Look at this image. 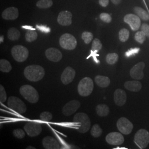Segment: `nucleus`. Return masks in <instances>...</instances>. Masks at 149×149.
<instances>
[{"label":"nucleus","instance_id":"nucleus-38","mask_svg":"<svg viewBox=\"0 0 149 149\" xmlns=\"http://www.w3.org/2000/svg\"><path fill=\"white\" fill-rule=\"evenodd\" d=\"M7 94L6 92L5 88L2 85L0 86V101L1 103H3L6 101Z\"/></svg>","mask_w":149,"mask_h":149},{"label":"nucleus","instance_id":"nucleus-34","mask_svg":"<svg viewBox=\"0 0 149 149\" xmlns=\"http://www.w3.org/2000/svg\"><path fill=\"white\" fill-rule=\"evenodd\" d=\"M146 36L142 31L136 32L135 35V40L140 44H143L146 40Z\"/></svg>","mask_w":149,"mask_h":149},{"label":"nucleus","instance_id":"nucleus-9","mask_svg":"<svg viewBox=\"0 0 149 149\" xmlns=\"http://www.w3.org/2000/svg\"><path fill=\"white\" fill-rule=\"evenodd\" d=\"M117 127L122 134L128 135L131 133L133 129V124L126 118L122 117L118 120Z\"/></svg>","mask_w":149,"mask_h":149},{"label":"nucleus","instance_id":"nucleus-2","mask_svg":"<svg viewBox=\"0 0 149 149\" xmlns=\"http://www.w3.org/2000/svg\"><path fill=\"white\" fill-rule=\"evenodd\" d=\"M74 123L76 125L78 126L77 130L81 133H86L90 129V119L84 113H77L74 118Z\"/></svg>","mask_w":149,"mask_h":149},{"label":"nucleus","instance_id":"nucleus-32","mask_svg":"<svg viewBox=\"0 0 149 149\" xmlns=\"http://www.w3.org/2000/svg\"><path fill=\"white\" fill-rule=\"evenodd\" d=\"M102 48V44L101 41L97 38L95 39L92 44V50L95 52H97L101 50Z\"/></svg>","mask_w":149,"mask_h":149},{"label":"nucleus","instance_id":"nucleus-43","mask_svg":"<svg viewBox=\"0 0 149 149\" xmlns=\"http://www.w3.org/2000/svg\"><path fill=\"white\" fill-rule=\"evenodd\" d=\"M0 38H1V39H0V43H2V42H3V36H1Z\"/></svg>","mask_w":149,"mask_h":149},{"label":"nucleus","instance_id":"nucleus-36","mask_svg":"<svg viewBox=\"0 0 149 149\" xmlns=\"http://www.w3.org/2000/svg\"><path fill=\"white\" fill-rule=\"evenodd\" d=\"M100 18L102 21L105 23H109L112 21V17L107 13H102L100 16Z\"/></svg>","mask_w":149,"mask_h":149},{"label":"nucleus","instance_id":"nucleus-10","mask_svg":"<svg viewBox=\"0 0 149 149\" xmlns=\"http://www.w3.org/2000/svg\"><path fill=\"white\" fill-rule=\"evenodd\" d=\"M26 133L31 137H34L39 135L42 131L40 124L34 122H29L24 127Z\"/></svg>","mask_w":149,"mask_h":149},{"label":"nucleus","instance_id":"nucleus-24","mask_svg":"<svg viewBox=\"0 0 149 149\" xmlns=\"http://www.w3.org/2000/svg\"><path fill=\"white\" fill-rule=\"evenodd\" d=\"M21 36L20 32L15 28H11L7 32L8 38L12 41L18 40Z\"/></svg>","mask_w":149,"mask_h":149},{"label":"nucleus","instance_id":"nucleus-21","mask_svg":"<svg viewBox=\"0 0 149 149\" xmlns=\"http://www.w3.org/2000/svg\"><path fill=\"white\" fill-rule=\"evenodd\" d=\"M125 88L132 92H138L142 88V85L138 81H129L124 84Z\"/></svg>","mask_w":149,"mask_h":149},{"label":"nucleus","instance_id":"nucleus-37","mask_svg":"<svg viewBox=\"0 0 149 149\" xmlns=\"http://www.w3.org/2000/svg\"><path fill=\"white\" fill-rule=\"evenodd\" d=\"M13 135L18 139H23L25 136L24 132L21 129H15L13 132Z\"/></svg>","mask_w":149,"mask_h":149},{"label":"nucleus","instance_id":"nucleus-18","mask_svg":"<svg viewBox=\"0 0 149 149\" xmlns=\"http://www.w3.org/2000/svg\"><path fill=\"white\" fill-rule=\"evenodd\" d=\"M19 15V11L16 7H11L6 8L2 13V18L6 20H15Z\"/></svg>","mask_w":149,"mask_h":149},{"label":"nucleus","instance_id":"nucleus-26","mask_svg":"<svg viewBox=\"0 0 149 149\" xmlns=\"http://www.w3.org/2000/svg\"><path fill=\"white\" fill-rule=\"evenodd\" d=\"M10 63L6 59H1L0 60V70L1 72H9L12 70Z\"/></svg>","mask_w":149,"mask_h":149},{"label":"nucleus","instance_id":"nucleus-39","mask_svg":"<svg viewBox=\"0 0 149 149\" xmlns=\"http://www.w3.org/2000/svg\"><path fill=\"white\" fill-rule=\"evenodd\" d=\"M141 31L144 33L146 37L149 38V25L144 23L141 27Z\"/></svg>","mask_w":149,"mask_h":149},{"label":"nucleus","instance_id":"nucleus-29","mask_svg":"<svg viewBox=\"0 0 149 149\" xmlns=\"http://www.w3.org/2000/svg\"><path fill=\"white\" fill-rule=\"evenodd\" d=\"M102 134V130L98 124L94 125L91 130V134L94 138L100 137Z\"/></svg>","mask_w":149,"mask_h":149},{"label":"nucleus","instance_id":"nucleus-35","mask_svg":"<svg viewBox=\"0 0 149 149\" xmlns=\"http://www.w3.org/2000/svg\"><path fill=\"white\" fill-rule=\"evenodd\" d=\"M40 119L44 122H50L53 116L51 113L48 112H42L40 115Z\"/></svg>","mask_w":149,"mask_h":149},{"label":"nucleus","instance_id":"nucleus-40","mask_svg":"<svg viewBox=\"0 0 149 149\" xmlns=\"http://www.w3.org/2000/svg\"><path fill=\"white\" fill-rule=\"evenodd\" d=\"M37 28H38L40 31H41L42 32H45V33H48L50 32V29L46 27V26H37Z\"/></svg>","mask_w":149,"mask_h":149},{"label":"nucleus","instance_id":"nucleus-4","mask_svg":"<svg viewBox=\"0 0 149 149\" xmlns=\"http://www.w3.org/2000/svg\"><path fill=\"white\" fill-rule=\"evenodd\" d=\"M94 87L92 80L88 77L81 80L78 85L77 90L80 95L83 97L90 96Z\"/></svg>","mask_w":149,"mask_h":149},{"label":"nucleus","instance_id":"nucleus-15","mask_svg":"<svg viewBox=\"0 0 149 149\" xmlns=\"http://www.w3.org/2000/svg\"><path fill=\"white\" fill-rule=\"evenodd\" d=\"M76 74L74 70L71 67H67L61 76V80L65 85H69L74 80Z\"/></svg>","mask_w":149,"mask_h":149},{"label":"nucleus","instance_id":"nucleus-11","mask_svg":"<svg viewBox=\"0 0 149 149\" xmlns=\"http://www.w3.org/2000/svg\"><path fill=\"white\" fill-rule=\"evenodd\" d=\"M145 67V64L143 62H140L135 65L130 70V75L134 80H141L144 77L143 70Z\"/></svg>","mask_w":149,"mask_h":149},{"label":"nucleus","instance_id":"nucleus-30","mask_svg":"<svg viewBox=\"0 0 149 149\" xmlns=\"http://www.w3.org/2000/svg\"><path fill=\"white\" fill-rule=\"evenodd\" d=\"M118 55L117 53H109L107 54L106 56L107 63L109 65L115 64L118 60Z\"/></svg>","mask_w":149,"mask_h":149},{"label":"nucleus","instance_id":"nucleus-19","mask_svg":"<svg viewBox=\"0 0 149 149\" xmlns=\"http://www.w3.org/2000/svg\"><path fill=\"white\" fill-rule=\"evenodd\" d=\"M114 101L118 106H123L127 102V94L121 89H117L114 93Z\"/></svg>","mask_w":149,"mask_h":149},{"label":"nucleus","instance_id":"nucleus-12","mask_svg":"<svg viewBox=\"0 0 149 149\" xmlns=\"http://www.w3.org/2000/svg\"><path fill=\"white\" fill-rule=\"evenodd\" d=\"M124 21L128 24L134 31H138L141 26L140 18L137 15L133 14H128L125 16Z\"/></svg>","mask_w":149,"mask_h":149},{"label":"nucleus","instance_id":"nucleus-23","mask_svg":"<svg viewBox=\"0 0 149 149\" xmlns=\"http://www.w3.org/2000/svg\"><path fill=\"white\" fill-rule=\"evenodd\" d=\"M97 114L100 117H106L109 113V108L106 104H99L96 107Z\"/></svg>","mask_w":149,"mask_h":149},{"label":"nucleus","instance_id":"nucleus-1","mask_svg":"<svg viewBox=\"0 0 149 149\" xmlns=\"http://www.w3.org/2000/svg\"><path fill=\"white\" fill-rule=\"evenodd\" d=\"M24 74L27 80L37 82L42 80L45 75V70L42 66L37 65H32L26 68Z\"/></svg>","mask_w":149,"mask_h":149},{"label":"nucleus","instance_id":"nucleus-16","mask_svg":"<svg viewBox=\"0 0 149 149\" xmlns=\"http://www.w3.org/2000/svg\"><path fill=\"white\" fill-rule=\"evenodd\" d=\"M72 15L68 11H63L59 13L58 17V22L63 26H69L72 23Z\"/></svg>","mask_w":149,"mask_h":149},{"label":"nucleus","instance_id":"nucleus-6","mask_svg":"<svg viewBox=\"0 0 149 149\" xmlns=\"http://www.w3.org/2000/svg\"><path fill=\"white\" fill-rule=\"evenodd\" d=\"M7 105L10 109L19 114H23L27 111V107L24 103L15 96L9 97Z\"/></svg>","mask_w":149,"mask_h":149},{"label":"nucleus","instance_id":"nucleus-5","mask_svg":"<svg viewBox=\"0 0 149 149\" xmlns=\"http://www.w3.org/2000/svg\"><path fill=\"white\" fill-rule=\"evenodd\" d=\"M134 142L140 149H145L149 144V133L145 129H141L135 134Z\"/></svg>","mask_w":149,"mask_h":149},{"label":"nucleus","instance_id":"nucleus-7","mask_svg":"<svg viewBox=\"0 0 149 149\" xmlns=\"http://www.w3.org/2000/svg\"><path fill=\"white\" fill-rule=\"evenodd\" d=\"M11 54L14 59L18 62H23L27 60L29 56V51L23 45H17L11 50Z\"/></svg>","mask_w":149,"mask_h":149},{"label":"nucleus","instance_id":"nucleus-8","mask_svg":"<svg viewBox=\"0 0 149 149\" xmlns=\"http://www.w3.org/2000/svg\"><path fill=\"white\" fill-rule=\"evenodd\" d=\"M59 43L61 48L66 50H71L76 47L77 40L72 35L65 33L60 38Z\"/></svg>","mask_w":149,"mask_h":149},{"label":"nucleus","instance_id":"nucleus-3","mask_svg":"<svg viewBox=\"0 0 149 149\" xmlns=\"http://www.w3.org/2000/svg\"><path fill=\"white\" fill-rule=\"evenodd\" d=\"M19 92L22 96L30 103H36L39 101V96L37 91L32 86H22L19 89Z\"/></svg>","mask_w":149,"mask_h":149},{"label":"nucleus","instance_id":"nucleus-42","mask_svg":"<svg viewBox=\"0 0 149 149\" xmlns=\"http://www.w3.org/2000/svg\"><path fill=\"white\" fill-rule=\"evenodd\" d=\"M122 0H111L112 3L114 5H118L120 3Z\"/></svg>","mask_w":149,"mask_h":149},{"label":"nucleus","instance_id":"nucleus-17","mask_svg":"<svg viewBox=\"0 0 149 149\" xmlns=\"http://www.w3.org/2000/svg\"><path fill=\"white\" fill-rule=\"evenodd\" d=\"M45 56L50 61L53 62H58L62 59L63 55L59 49L54 48L48 49L45 51Z\"/></svg>","mask_w":149,"mask_h":149},{"label":"nucleus","instance_id":"nucleus-41","mask_svg":"<svg viewBox=\"0 0 149 149\" xmlns=\"http://www.w3.org/2000/svg\"><path fill=\"white\" fill-rule=\"evenodd\" d=\"M99 3L102 7H106L109 4V0H99Z\"/></svg>","mask_w":149,"mask_h":149},{"label":"nucleus","instance_id":"nucleus-28","mask_svg":"<svg viewBox=\"0 0 149 149\" xmlns=\"http://www.w3.org/2000/svg\"><path fill=\"white\" fill-rule=\"evenodd\" d=\"M53 4L52 0H39L36 5L38 8L44 9L52 7Z\"/></svg>","mask_w":149,"mask_h":149},{"label":"nucleus","instance_id":"nucleus-22","mask_svg":"<svg viewBox=\"0 0 149 149\" xmlns=\"http://www.w3.org/2000/svg\"><path fill=\"white\" fill-rule=\"evenodd\" d=\"M95 80L96 84L102 88L107 87L111 83V80L109 77L104 76L98 75L95 77Z\"/></svg>","mask_w":149,"mask_h":149},{"label":"nucleus","instance_id":"nucleus-25","mask_svg":"<svg viewBox=\"0 0 149 149\" xmlns=\"http://www.w3.org/2000/svg\"><path fill=\"white\" fill-rule=\"evenodd\" d=\"M134 12L143 21H148L149 19V13L141 7H135Z\"/></svg>","mask_w":149,"mask_h":149},{"label":"nucleus","instance_id":"nucleus-13","mask_svg":"<svg viewBox=\"0 0 149 149\" xmlns=\"http://www.w3.org/2000/svg\"><path fill=\"white\" fill-rule=\"evenodd\" d=\"M107 143L112 145H120L124 143V138L122 133L118 132H112L106 136Z\"/></svg>","mask_w":149,"mask_h":149},{"label":"nucleus","instance_id":"nucleus-14","mask_svg":"<svg viewBox=\"0 0 149 149\" xmlns=\"http://www.w3.org/2000/svg\"><path fill=\"white\" fill-rule=\"evenodd\" d=\"M80 102L76 100H72L67 103L63 108V113L65 116H70L76 112L80 108Z\"/></svg>","mask_w":149,"mask_h":149},{"label":"nucleus","instance_id":"nucleus-20","mask_svg":"<svg viewBox=\"0 0 149 149\" xmlns=\"http://www.w3.org/2000/svg\"><path fill=\"white\" fill-rule=\"evenodd\" d=\"M43 146L45 149H60V144L56 139L51 136H47L43 139Z\"/></svg>","mask_w":149,"mask_h":149},{"label":"nucleus","instance_id":"nucleus-31","mask_svg":"<svg viewBox=\"0 0 149 149\" xmlns=\"http://www.w3.org/2000/svg\"><path fill=\"white\" fill-rule=\"evenodd\" d=\"M129 35L130 33L128 29L123 28L119 32V39L122 42H125L128 40Z\"/></svg>","mask_w":149,"mask_h":149},{"label":"nucleus","instance_id":"nucleus-44","mask_svg":"<svg viewBox=\"0 0 149 149\" xmlns=\"http://www.w3.org/2000/svg\"><path fill=\"white\" fill-rule=\"evenodd\" d=\"M27 149H35L36 148H34V147H33V146H28V148H27Z\"/></svg>","mask_w":149,"mask_h":149},{"label":"nucleus","instance_id":"nucleus-27","mask_svg":"<svg viewBox=\"0 0 149 149\" xmlns=\"http://www.w3.org/2000/svg\"><path fill=\"white\" fill-rule=\"evenodd\" d=\"M25 37L28 42H34L37 39V33L34 30H29L26 32Z\"/></svg>","mask_w":149,"mask_h":149},{"label":"nucleus","instance_id":"nucleus-33","mask_svg":"<svg viewBox=\"0 0 149 149\" xmlns=\"http://www.w3.org/2000/svg\"><path fill=\"white\" fill-rule=\"evenodd\" d=\"M81 37L86 44H88L92 40L93 36V34L91 32H84L82 33Z\"/></svg>","mask_w":149,"mask_h":149}]
</instances>
